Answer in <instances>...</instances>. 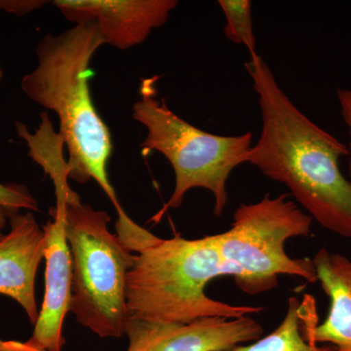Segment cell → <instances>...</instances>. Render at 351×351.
I'll return each mask as SVG.
<instances>
[{
  "mask_svg": "<svg viewBox=\"0 0 351 351\" xmlns=\"http://www.w3.org/2000/svg\"><path fill=\"white\" fill-rule=\"evenodd\" d=\"M317 325L313 298L306 295L300 301L291 297L287 313L274 331L249 345L233 346L219 351H325L313 341Z\"/></svg>",
  "mask_w": 351,
  "mask_h": 351,
  "instance_id": "cell-12",
  "label": "cell"
},
{
  "mask_svg": "<svg viewBox=\"0 0 351 351\" xmlns=\"http://www.w3.org/2000/svg\"><path fill=\"white\" fill-rule=\"evenodd\" d=\"M9 225L10 230L0 241V294L17 302L34 325L39 313L36 278L44 258L45 235L31 212L13 215Z\"/></svg>",
  "mask_w": 351,
  "mask_h": 351,
  "instance_id": "cell-10",
  "label": "cell"
},
{
  "mask_svg": "<svg viewBox=\"0 0 351 351\" xmlns=\"http://www.w3.org/2000/svg\"><path fill=\"white\" fill-rule=\"evenodd\" d=\"M43 0H0V10L17 16H24L38 10L44 4Z\"/></svg>",
  "mask_w": 351,
  "mask_h": 351,
  "instance_id": "cell-15",
  "label": "cell"
},
{
  "mask_svg": "<svg viewBox=\"0 0 351 351\" xmlns=\"http://www.w3.org/2000/svg\"><path fill=\"white\" fill-rule=\"evenodd\" d=\"M62 15L75 24L94 22L106 44L126 50L144 43L166 24L177 0H56Z\"/></svg>",
  "mask_w": 351,
  "mask_h": 351,
  "instance_id": "cell-9",
  "label": "cell"
},
{
  "mask_svg": "<svg viewBox=\"0 0 351 351\" xmlns=\"http://www.w3.org/2000/svg\"><path fill=\"white\" fill-rule=\"evenodd\" d=\"M313 262L330 301L326 318L314 329V343H328L330 351H351V260L321 248Z\"/></svg>",
  "mask_w": 351,
  "mask_h": 351,
  "instance_id": "cell-11",
  "label": "cell"
},
{
  "mask_svg": "<svg viewBox=\"0 0 351 351\" xmlns=\"http://www.w3.org/2000/svg\"><path fill=\"white\" fill-rule=\"evenodd\" d=\"M219 5L225 14L223 32L226 38L233 43L245 46L250 52V56L258 54L252 21V2L249 0H219Z\"/></svg>",
  "mask_w": 351,
  "mask_h": 351,
  "instance_id": "cell-13",
  "label": "cell"
},
{
  "mask_svg": "<svg viewBox=\"0 0 351 351\" xmlns=\"http://www.w3.org/2000/svg\"><path fill=\"white\" fill-rule=\"evenodd\" d=\"M245 68L262 115L260 138L247 163L287 186L323 228L351 239V182L339 167L348 147L297 108L262 56H250Z\"/></svg>",
  "mask_w": 351,
  "mask_h": 351,
  "instance_id": "cell-1",
  "label": "cell"
},
{
  "mask_svg": "<svg viewBox=\"0 0 351 351\" xmlns=\"http://www.w3.org/2000/svg\"><path fill=\"white\" fill-rule=\"evenodd\" d=\"M262 325L249 316L209 317L166 323L129 316L124 327L127 351H219L262 338Z\"/></svg>",
  "mask_w": 351,
  "mask_h": 351,
  "instance_id": "cell-7",
  "label": "cell"
},
{
  "mask_svg": "<svg viewBox=\"0 0 351 351\" xmlns=\"http://www.w3.org/2000/svg\"><path fill=\"white\" fill-rule=\"evenodd\" d=\"M66 233L73 260L71 309L76 320L101 338H120L129 317L127 276L135 255L108 230L107 212L66 202Z\"/></svg>",
  "mask_w": 351,
  "mask_h": 351,
  "instance_id": "cell-5",
  "label": "cell"
},
{
  "mask_svg": "<svg viewBox=\"0 0 351 351\" xmlns=\"http://www.w3.org/2000/svg\"><path fill=\"white\" fill-rule=\"evenodd\" d=\"M0 207L9 215L19 213L20 210L39 211L38 203L24 184L0 182Z\"/></svg>",
  "mask_w": 351,
  "mask_h": 351,
  "instance_id": "cell-14",
  "label": "cell"
},
{
  "mask_svg": "<svg viewBox=\"0 0 351 351\" xmlns=\"http://www.w3.org/2000/svg\"><path fill=\"white\" fill-rule=\"evenodd\" d=\"M0 351H43L29 345L27 341H3L0 339Z\"/></svg>",
  "mask_w": 351,
  "mask_h": 351,
  "instance_id": "cell-17",
  "label": "cell"
},
{
  "mask_svg": "<svg viewBox=\"0 0 351 351\" xmlns=\"http://www.w3.org/2000/svg\"><path fill=\"white\" fill-rule=\"evenodd\" d=\"M10 215L3 208L0 207V241L3 239L5 233L3 232L4 228H6L7 223L9 221Z\"/></svg>",
  "mask_w": 351,
  "mask_h": 351,
  "instance_id": "cell-18",
  "label": "cell"
},
{
  "mask_svg": "<svg viewBox=\"0 0 351 351\" xmlns=\"http://www.w3.org/2000/svg\"><path fill=\"white\" fill-rule=\"evenodd\" d=\"M337 96H338V101L339 107H341V115H343V121L348 126V132H350V141L348 144V156H350V161H348V174L351 178V90L341 89L339 88L337 91Z\"/></svg>",
  "mask_w": 351,
  "mask_h": 351,
  "instance_id": "cell-16",
  "label": "cell"
},
{
  "mask_svg": "<svg viewBox=\"0 0 351 351\" xmlns=\"http://www.w3.org/2000/svg\"><path fill=\"white\" fill-rule=\"evenodd\" d=\"M141 95L132 117L147 129L141 145L143 154L159 152L175 173L174 193L152 221L157 223L168 210L181 207L186 193L197 188L212 193L215 216L221 217L228 201V178L235 168L247 163L253 133L219 136L191 125L168 108L165 99L157 100L154 80L143 82Z\"/></svg>",
  "mask_w": 351,
  "mask_h": 351,
  "instance_id": "cell-4",
  "label": "cell"
},
{
  "mask_svg": "<svg viewBox=\"0 0 351 351\" xmlns=\"http://www.w3.org/2000/svg\"><path fill=\"white\" fill-rule=\"evenodd\" d=\"M105 44L94 22L46 34L36 46L38 66L22 78L21 88L29 100L56 113L69 152V179L80 184L95 180L119 216L125 211L108 174L112 135L95 108L89 87L90 64Z\"/></svg>",
  "mask_w": 351,
  "mask_h": 351,
  "instance_id": "cell-2",
  "label": "cell"
},
{
  "mask_svg": "<svg viewBox=\"0 0 351 351\" xmlns=\"http://www.w3.org/2000/svg\"><path fill=\"white\" fill-rule=\"evenodd\" d=\"M68 198H56L52 221L43 226L45 235V291L34 332L27 343L43 351L63 350L64 318L73 295V260L66 233L64 206Z\"/></svg>",
  "mask_w": 351,
  "mask_h": 351,
  "instance_id": "cell-8",
  "label": "cell"
},
{
  "mask_svg": "<svg viewBox=\"0 0 351 351\" xmlns=\"http://www.w3.org/2000/svg\"><path fill=\"white\" fill-rule=\"evenodd\" d=\"M3 77V69H2L1 64H0V80Z\"/></svg>",
  "mask_w": 351,
  "mask_h": 351,
  "instance_id": "cell-19",
  "label": "cell"
},
{
  "mask_svg": "<svg viewBox=\"0 0 351 351\" xmlns=\"http://www.w3.org/2000/svg\"><path fill=\"white\" fill-rule=\"evenodd\" d=\"M225 276L233 274L221 257L216 234L159 239L134 258L127 276L129 316L188 324L202 318L244 317L265 309L210 298L208 283Z\"/></svg>",
  "mask_w": 351,
  "mask_h": 351,
  "instance_id": "cell-3",
  "label": "cell"
},
{
  "mask_svg": "<svg viewBox=\"0 0 351 351\" xmlns=\"http://www.w3.org/2000/svg\"><path fill=\"white\" fill-rule=\"evenodd\" d=\"M290 196L265 195L257 203L239 205L230 230L216 234L221 258L246 294L277 287L278 276L317 281L313 260H295L285 251L287 240L309 237L313 221Z\"/></svg>",
  "mask_w": 351,
  "mask_h": 351,
  "instance_id": "cell-6",
  "label": "cell"
}]
</instances>
